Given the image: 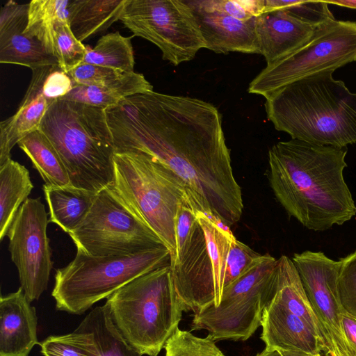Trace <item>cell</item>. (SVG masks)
Masks as SVG:
<instances>
[{"instance_id":"obj_24","label":"cell","mask_w":356,"mask_h":356,"mask_svg":"<svg viewBox=\"0 0 356 356\" xmlns=\"http://www.w3.org/2000/svg\"><path fill=\"white\" fill-rule=\"evenodd\" d=\"M153 91V86L143 74L124 73L120 78L102 86L74 85L72 90L61 99L107 109L124 99L140 93Z\"/></svg>"},{"instance_id":"obj_22","label":"cell","mask_w":356,"mask_h":356,"mask_svg":"<svg viewBox=\"0 0 356 356\" xmlns=\"http://www.w3.org/2000/svg\"><path fill=\"white\" fill-rule=\"evenodd\" d=\"M42 190L53 222L67 234L73 232L89 212L97 193L75 188L44 184Z\"/></svg>"},{"instance_id":"obj_12","label":"cell","mask_w":356,"mask_h":356,"mask_svg":"<svg viewBox=\"0 0 356 356\" xmlns=\"http://www.w3.org/2000/svg\"><path fill=\"white\" fill-rule=\"evenodd\" d=\"M120 20L177 66L192 60L205 41L195 14L185 0H127Z\"/></svg>"},{"instance_id":"obj_21","label":"cell","mask_w":356,"mask_h":356,"mask_svg":"<svg viewBox=\"0 0 356 356\" xmlns=\"http://www.w3.org/2000/svg\"><path fill=\"white\" fill-rule=\"evenodd\" d=\"M273 297L291 313L302 318L323 341L325 346L320 322L314 312L292 259L286 255H282L277 259Z\"/></svg>"},{"instance_id":"obj_15","label":"cell","mask_w":356,"mask_h":356,"mask_svg":"<svg viewBox=\"0 0 356 356\" xmlns=\"http://www.w3.org/2000/svg\"><path fill=\"white\" fill-rule=\"evenodd\" d=\"M29 3L8 1L0 14V63L17 64L32 70L59 65L56 57L36 38L24 31L28 24Z\"/></svg>"},{"instance_id":"obj_14","label":"cell","mask_w":356,"mask_h":356,"mask_svg":"<svg viewBox=\"0 0 356 356\" xmlns=\"http://www.w3.org/2000/svg\"><path fill=\"white\" fill-rule=\"evenodd\" d=\"M291 259L322 327L325 354L355 356L341 328L343 309L337 287L339 261L310 250L295 253Z\"/></svg>"},{"instance_id":"obj_11","label":"cell","mask_w":356,"mask_h":356,"mask_svg":"<svg viewBox=\"0 0 356 356\" xmlns=\"http://www.w3.org/2000/svg\"><path fill=\"white\" fill-rule=\"evenodd\" d=\"M69 235L76 251L92 257L129 255L165 247L107 187L97 193L87 216Z\"/></svg>"},{"instance_id":"obj_5","label":"cell","mask_w":356,"mask_h":356,"mask_svg":"<svg viewBox=\"0 0 356 356\" xmlns=\"http://www.w3.org/2000/svg\"><path fill=\"white\" fill-rule=\"evenodd\" d=\"M118 329L140 353L157 356L178 329L186 305L177 295L170 265L136 277L104 304Z\"/></svg>"},{"instance_id":"obj_28","label":"cell","mask_w":356,"mask_h":356,"mask_svg":"<svg viewBox=\"0 0 356 356\" xmlns=\"http://www.w3.org/2000/svg\"><path fill=\"white\" fill-rule=\"evenodd\" d=\"M70 1L33 0L29 3L28 24L24 33L38 40L54 55V26L59 19L68 21Z\"/></svg>"},{"instance_id":"obj_16","label":"cell","mask_w":356,"mask_h":356,"mask_svg":"<svg viewBox=\"0 0 356 356\" xmlns=\"http://www.w3.org/2000/svg\"><path fill=\"white\" fill-rule=\"evenodd\" d=\"M261 339L266 347L283 356H314L325 353L323 341L300 317L274 297L264 309Z\"/></svg>"},{"instance_id":"obj_38","label":"cell","mask_w":356,"mask_h":356,"mask_svg":"<svg viewBox=\"0 0 356 356\" xmlns=\"http://www.w3.org/2000/svg\"><path fill=\"white\" fill-rule=\"evenodd\" d=\"M74 85L68 74L59 65L49 66L43 81L42 92L53 103L67 95L72 90Z\"/></svg>"},{"instance_id":"obj_35","label":"cell","mask_w":356,"mask_h":356,"mask_svg":"<svg viewBox=\"0 0 356 356\" xmlns=\"http://www.w3.org/2000/svg\"><path fill=\"white\" fill-rule=\"evenodd\" d=\"M337 281L343 311L356 318V250L339 260Z\"/></svg>"},{"instance_id":"obj_33","label":"cell","mask_w":356,"mask_h":356,"mask_svg":"<svg viewBox=\"0 0 356 356\" xmlns=\"http://www.w3.org/2000/svg\"><path fill=\"white\" fill-rule=\"evenodd\" d=\"M193 9L216 12L247 21L263 14L265 0H185Z\"/></svg>"},{"instance_id":"obj_4","label":"cell","mask_w":356,"mask_h":356,"mask_svg":"<svg viewBox=\"0 0 356 356\" xmlns=\"http://www.w3.org/2000/svg\"><path fill=\"white\" fill-rule=\"evenodd\" d=\"M39 129L59 154L71 186L98 193L113 183L115 148L105 109L58 99Z\"/></svg>"},{"instance_id":"obj_9","label":"cell","mask_w":356,"mask_h":356,"mask_svg":"<svg viewBox=\"0 0 356 356\" xmlns=\"http://www.w3.org/2000/svg\"><path fill=\"white\" fill-rule=\"evenodd\" d=\"M277 259L261 254L239 278L224 289L218 307L194 314L192 330H205L216 340L249 339L261 326L264 309L273 299Z\"/></svg>"},{"instance_id":"obj_23","label":"cell","mask_w":356,"mask_h":356,"mask_svg":"<svg viewBox=\"0 0 356 356\" xmlns=\"http://www.w3.org/2000/svg\"><path fill=\"white\" fill-rule=\"evenodd\" d=\"M127 0H73L68 6L69 25L82 42L120 20Z\"/></svg>"},{"instance_id":"obj_40","label":"cell","mask_w":356,"mask_h":356,"mask_svg":"<svg viewBox=\"0 0 356 356\" xmlns=\"http://www.w3.org/2000/svg\"><path fill=\"white\" fill-rule=\"evenodd\" d=\"M327 4H334L337 6L356 9V0H337L325 1Z\"/></svg>"},{"instance_id":"obj_3","label":"cell","mask_w":356,"mask_h":356,"mask_svg":"<svg viewBox=\"0 0 356 356\" xmlns=\"http://www.w3.org/2000/svg\"><path fill=\"white\" fill-rule=\"evenodd\" d=\"M324 72L289 83L266 99L276 130L307 143L347 147L356 143V93Z\"/></svg>"},{"instance_id":"obj_6","label":"cell","mask_w":356,"mask_h":356,"mask_svg":"<svg viewBox=\"0 0 356 356\" xmlns=\"http://www.w3.org/2000/svg\"><path fill=\"white\" fill-rule=\"evenodd\" d=\"M113 165V181L107 188L162 239L172 256L178 205L187 195L193 199L190 191L172 171L144 153H115Z\"/></svg>"},{"instance_id":"obj_32","label":"cell","mask_w":356,"mask_h":356,"mask_svg":"<svg viewBox=\"0 0 356 356\" xmlns=\"http://www.w3.org/2000/svg\"><path fill=\"white\" fill-rule=\"evenodd\" d=\"M165 356H225L211 334L197 337L179 328L165 345Z\"/></svg>"},{"instance_id":"obj_41","label":"cell","mask_w":356,"mask_h":356,"mask_svg":"<svg viewBox=\"0 0 356 356\" xmlns=\"http://www.w3.org/2000/svg\"><path fill=\"white\" fill-rule=\"evenodd\" d=\"M255 356H283L279 351L271 348L266 347L261 353Z\"/></svg>"},{"instance_id":"obj_29","label":"cell","mask_w":356,"mask_h":356,"mask_svg":"<svg viewBox=\"0 0 356 356\" xmlns=\"http://www.w3.org/2000/svg\"><path fill=\"white\" fill-rule=\"evenodd\" d=\"M131 37L119 32L103 35L93 48L86 45V54L82 63L113 68L123 73L134 72V55Z\"/></svg>"},{"instance_id":"obj_17","label":"cell","mask_w":356,"mask_h":356,"mask_svg":"<svg viewBox=\"0 0 356 356\" xmlns=\"http://www.w3.org/2000/svg\"><path fill=\"white\" fill-rule=\"evenodd\" d=\"M316 26L287 10L264 13L256 17L259 52L264 56L267 65L272 63L306 43Z\"/></svg>"},{"instance_id":"obj_20","label":"cell","mask_w":356,"mask_h":356,"mask_svg":"<svg viewBox=\"0 0 356 356\" xmlns=\"http://www.w3.org/2000/svg\"><path fill=\"white\" fill-rule=\"evenodd\" d=\"M49 67L32 70L30 84L17 111L0 122V165L11 159L10 152L16 144L39 129L44 114L52 104L42 92Z\"/></svg>"},{"instance_id":"obj_25","label":"cell","mask_w":356,"mask_h":356,"mask_svg":"<svg viewBox=\"0 0 356 356\" xmlns=\"http://www.w3.org/2000/svg\"><path fill=\"white\" fill-rule=\"evenodd\" d=\"M33 187L29 171L23 165L10 159L0 165L1 241Z\"/></svg>"},{"instance_id":"obj_19","label":"cell","mask_w":356,"mask_h":356,"mask_svg":"<svg viewBox=\"0 0 356 356\" xmlns=\"http://www.w3.org/2000/svg\"><path fill=\"white\" fill-rule=\"evenodd\" d=\"M191 9L205 41V49L217 54H259L255 30L257 17L241 21L216 12Z\"/></svg>"},{"instance_id":"obj_36","label":"cell","mask_w":356,"mask_h":356,"mask_svg":"<svg viewBox=\"0 0 356 356\" xmlns=\"http://www.w3.org/2000/svg\"><path fill=\"white\" fill-rule=\"evenodd\" d=\"M261 256L234 236L227 257L224 289L244 274Z\"/></svg>"},{"instance_id":"obj_30","label":"cell","mask_w":356,"mask_h":356,"mask_svg":"<svg viewBox=\"0 0 356 356\" xmlns=\"http://www.w3.org/2000/svg\"><path fill=\"white\" fill-rule=\"evenodd\" d=\"M39 344L44 356H95L90 334L79 327L72 333L49 336Z\"/></svg>"},{"instance_id":"obj_13","label":"cell","mask_w":356,"mask_h":356,"mask_svg":"<svg viewBox=\"0 0 356 356\" xmlns=\"http://www.w3.org/2000/svg\"><path fill=\"white\" fill-rule=\"evenodd\" d=\"M47 214L40 197L28 198L20 207L6 234L20 287L30 302L38 300L47 289L53 266L47 235Z\"/></svg>"},{"instance_id":"obj_2","label":"cell","mask_w":356,"mask_h":356,"mask_svg":"<svg viewBox=\"0 0 356 356\" xmlns=\"http://www.w3.org/2000/svg\"><path fill=\"white\" fill-rule=\"evenodd\" d=\"M347 152V147L297 139L278 142L269 149L268 177L275 197L310 230L325 231L356 215L343 178Z\"/></svg>"},{"instance_id":"obj_27","label":"cell","mask_w":356,"mask_h":356,"mask_svg":"<svg viewBox=\"0 0 356 356\" xmlns=\"http://www.w3.org/2000/svg\"><path fill=\"white\" fill-rule=\"evenodd\" d=\"M18 145L30 159L45 184L70 185L68 173L59 154L40 129L26 136Z\"/></svg>"},{"instance_id":"obj_7","label":"cell","mask_w":356,"mask_h":356,"mask_svg":"<svg viewBox=\"0 0 356 356\" xmlns=\"http://www.w3.org/2000/svg\"><path fill=\"white\" fill-rule=\"evenodd\" d=\"M167 265L170 252L165 246L108 257L76 251L70 263L56 270L51 295L58 310L81 315L136 277Z\"/></svg>"},{"instance_id":"obj_39","label":"cell","mask_w":356,"mask_h":356,"mask_svg":"<svg viewBox=\"0 0 356 356\" xmlns=\"http://www.w3.org/2000/svg\"><path fill=\"white\" fill-rule=\"evenodd\" d=\"M341 324L344 337L356 356V318L343 311Z\"/></svg>"},{"instance_id":"obj_31","label":"cell","mask_w":356,"mask_h":356,"mask_svg":"<svg viewBox=\"0 0 356 356\" xmlns=\"http://www.w3.org/2000/svg\"><path fill=\"white\" fill-rule=\"evenodd\" d=\"M54 55L60 67L66 73L81 64L86 47L79 41L66 20H58L54 29Z\"/></svg>"},{"instance_id":"obj_8","label":"cell","mask_w":356,"mask_h":356,"mask_svg":"<svg viewBox=\"0 0 356 356\" xmlns=\"http://www.w3.org/2000/svg\"><path fill=\"white\" fill-rule=\"evenodd\" d=\"M192 238L170 263L176 292L188 311L196 314L220 303L227 257L234 236L229 228L201 210Z\"/></svg>"},{"instance_id":"obj_18","label":"cell","mask_w":356,"mask_h":356,"mask_svg":"<svg viewBox=\"0 0 356 356\" xmlns=\"http://www.w3.org/2000/svg\"><path fill=\"white\" fill-rule=\"evenodd\" d=\"M38 317L21 287L0 298V356H29L35 344Z\"/></svg>"},{"instance_id":"obj_26","label":"cell","mask_w":356,"mask_h":356,"mask_svg":"<svg viewBox=\"0 0 356 356\" xmlns=\"http://www.w3.org/2000/svg\"><path fill=\"white\" fill-rule=\"evenodd\" d=\"M79 328L90 334L95 356H142L115 325L105 305L92 309Z\"/></svg>"},{"instance_id":"obj_34","label":"cell","mask_w":356,"mask_h":356,"mask_svg":"<svg viewBox=\"0 0 356 356\" xmlns=\"http://www.w3.org/2000/svg\"><path fill=\"white\" fill-rule=\"evenodd\" d=\"M197 210L201 209L190 195L179 204L175 223L176 246L174 254L170 257V263L175 261L188 245L197 223Z\"/></svg>"},{"instance_id":"obj_37","label":"cell","mask_w":356,"mask_h":356,"mask_svg":"<svg viewBox=\"0 0 356 356\" xmlns=\"http://www.w3.org/2000/svg\"><path fill=\"white\" fill-rule=\"evenodd\" d=\"M74 85L97 86L114 81L124 73L97 65L81 63L67 72Z\"/></svg>"},{"instance_id":"obj_10","label":"cell","mask_w":356,"mask_h":356,"mask_svg":"<svg viewBox=\"0 0 356 356\" xmlns=\"http://www.w3.org/2000/svg\"><path fill=\"white\" fill-rule=\"evenodd\" d=\"M356 61V22L330 19L318 25L300 47L266 65L250 83L248 91L265 98L303 78L334 72Z\"/></svg>"},{"instance_id":"obj_1","label":"cell","mask_w":356,"mask_h":356,"mask_svg":"<svg viewBox=\"0 0 356 356\" xmlns=\"http://www.w3.org/2000/svg\"><path fill=\"white\" fill-rule=\"evenodd\" d=\"M105 111L115 153L149 155L184 183L202 211L227 227L240 220L242 191L216 106L151 91L128 97Z\"/></svg>"},{"instance_id":"obj_42","label":"cell","mask_w":356,"mask_h":356,"mask_svg":"<svg viewBox=\"0 0 356 356\" xmlns=\"http://www.w3.org/2000/svg\"><path fill=\"white\" fill-rule=\"evenodd\" d=\"M314 356H330L328 355H326V354H323V353H319V354H317L316 355H314Z\"/></svg>"}]
</instances>
